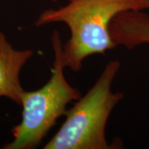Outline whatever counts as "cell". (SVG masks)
Instances as JSON below:
<instances>
[{
  "instance_id": "cell-3",
  "label": "cell",
  "mask_w": 149,
  "mask_h": 149,
  "mask_svg": "<svg viewBox=\"0 0 149 149\" xmlns=\"http://www.w3.org/2000/svg\"><path fill=\"white\" fill-rule=\"evenodd\" d=\"M51 41L55 59L51 79L38 90L24 91L22 122L12 129V142L2 148L30 149L40 145L57 120L65 115L67 106L80 97L79 91L70 86L64 77L63 44L57 31H53Z\"/></svg>"
},
{
  "instance_id": "cell-1",
  "label": "cell",
  "mask_w": 149,
  "mask_h": 149,
  "mask_svg": "<svg viewBox=\"0 0 149 149\" xmlns=\"http://www.w3.org/2000/svg\"><path fill=\"white\" fill-rule=\"evenodd\" d=\"M148 10L149 0H68L64 6L44 10L35 25L62 22L68 26L70 37L63 45V59L66 67L78 72L89 56L117 47L110 26L117 15Z\"/></svg>"
},
{
  "instance_id": "cell-4",
  "label": "cell",
  "mask_w": 149,
  "mask_h": 149,
  "mask_svg": "<svg viewBox=\"0 0 149 149\" xmlns=\"http://www.w3.org/2000/svg\"><path fill=\"white\" fill-rule=\"evenodd\" d=\"M33 55L31 50L17 51L0 32V97H5L21 105L24 90L19 81V72Z\"/></svg>"
},
{
  "instance_id": "cell-5",
  "label": "cell",
  "mask_w": 149,
  "mask_h": 149,
  "mask_svg": "<svg viewBox=\"0 0 149 149\" xmlns=\"http://www.w3.org/2000/svg\"><path fill=\"white\" fill-rule=\"evenodd\" d=\"M114 36L118 45L129 50L149 44V14L139 10L123 13L115 22Z\"/></svg>"
},
{
  "instance_id": "cell-2",
  "label": "cell",
  "mask_w": 149,
  "mask_h": 149,
  "mask_svg": "<svg viewBox=\"0 0 149 149\" xmlns=\"http://www.w3.org/2000/svg\"><path fill=\"white\" fill-rule=\"evenodd\" d=\"M120 68L117 60L106 65L95 84L67 110L64 122L44 149L114 148L108 142L106 128L112 111L124 97V93L111 89Z\"/></svg>"
}]
</instances>
